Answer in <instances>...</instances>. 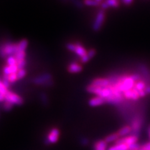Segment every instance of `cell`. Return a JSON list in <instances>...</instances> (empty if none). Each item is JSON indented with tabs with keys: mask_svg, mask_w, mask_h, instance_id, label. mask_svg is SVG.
<instances>
[{
	"mask_svg": "<svg viewBox=\"0 0 150 150\" xmlns=\"http://www.w3.org/2000/svg\"><path fill=\"white\" fill-rule=\"evenodd\" d=\"M18 52L17 43L6 41L0 43V57L2 58H8V56H15Z\"/></svg>",
	"mask_w": 150,
	"mask_h": 150,
	"instance_id": "6da1fadb",
	"label": "cell"
},
{
	"mask_svg": "<svg viewBox=\"0 0 150 150\" xmlns=\"http://www.w3.org/2000/svg\"><path fill=\"white\" fill-rule=\"evenodd\" d=\"M106 18V12L105 10L100 9L97 13L95 21L93 22L92 26L93 30L95 32H98L101 30V28L104 24Z\"/></svg>",
	"mask_w": 150,
	"mask_h": 150,
	"instance_id": "7a4b0ae2",
	"label": "cell"
},
{
	"mask_svg": "<svg viewBox=\"0 0 150 150\" xmlns=\"http://www.w3.org/2000/svg\"><path fill=\"white\" fill-rule=\"evenodd\" d=\"M60 137V131L57 128H53L50 129L45 141L46 145L50 144H54L58 141Z\"/></svg>",
	"mask_w": 150,
	"mask_h": 150,
	"instance_id": "3957f363",
	"label": "cell"
},
{
	"mask_svg": "<svg viewBox=\"0 0 150 150\" xmlns=\"http://www.w3.org/2000/svg\"><path fill=\"white\" fill-rule=\"evenodd\" d=\"M4 97H5V101L10 102L14 105L20 106L24 103V100L21 96L11 91L8 90L6 95H4Z\"/></svg>",
	"mask_w": 150,
	"mask_h": 150,
	"instance_id": "277c9868",
	"label": "cell"
},
{
	"mask_svg": "<svg viewBox=\"0 0 150 150\" xmlns=\"http://www.w3.org/2000/svg\"><path fill=\"white\" fill-rule=\"evenodd\" d=\"M51 80H53L51 74L49 73H45L40 76L33 78L32 82L36 85H40L43 87L45 84Z\"/></svg>",
	"mask_w": 150,
	"mask_h": 150,
	"instance_id": "5b68a950",
	"label": "cell"
},
{
	"mask_svg": "<svg viewBox=\"0 0 150 150\" xmlns=\"http://www.w3.org/2000/svg\"><path fill=\"white\" fill-rule=\"evenodd\" d=\"M138 137L137 135L131 134L128 136H126L125 137L120 138L119 139H118L115 143H121L125 144L129 146V148L132 145L138 143Z\"/></svg>",
	"mask_w": 150,
	"mask_h": 150,
	"instance_id": "8992f818",
	"label": "cell"
},
{
	"mask_svg": "<svg viewBox=\"0 0 150 150\" xmlns=\"http://www.w3.org/2000/svg\"><path fill=\"white\" fill-rule=\"evenodd\" d=\"M142 120L139 116L135 117L131 122V127L132 128V134L137 135L138 137L139 131L142 126Z\"/></svg>",
	"mask_w": 150,
	"mask_h": 150,
	"instance_id": "52a82bcc",
	"label": "cell"
},
{
	"mask_svg": "<svg viewBox=\"0 0 150 150\" xmlns=\"http://www.w3.org/2000/svg\"><path fill=\"white\" fill-rule=\"evenodd\" d=\"M91 85L100 88H106L111 85L108 78H96L90 82Z\"/></svg>",
	"mask_w": 150,
	"mask_h": 150,
	"instance_id": "ba28073f",
	"label": "cell"
},
{
	"mask_svg": "<svg viewBox=\"0 0 150 150\" xmlns=\"http://www.w3.org/2000/svg\"><path fill=\"white\" fill-rule=\"evenodd\" d=\"M125 99L126 100H131V101H137L140 99V96L138 91L133 88L132 90L126 91L123 93Z\"/></svg>",
	"mask_w": 150,
	"mask_h": 150,
	"instance_id": "9c48e42d",
	"label": "cell"
},
{
	"mask_svg": "<svg viewBox=\"0 0 150 150\" xmlns=\"http://www.w3.org/2000/svg\"><path fill=\"white\" fill-rule=\"evenodd\" d=\"M105 103H106V100L105 98L100 96H95L91 98L88 101L89 105L91 107L100 106L105 104Z\"/></svg>",
	"mask_w": 150,
	"mask_h": 150,
	"instance_id": "30bf717a",
	"label": "cell"
},
{
	"mask_svg": "<svg viewBox=\"0 0 150 150\" xmlns=\"http://www.w3.org/2000/svg\"><path fill=\"white\" fill-rule=\"evenodd\" d=\"M117 133L119 134L120 138L125 137L132 133V128H131L130 125H126L120 128L119 130L117 131Z\"/></svg>",
	"mask_w": 150,
	"mask_h": 150,
	"instance_id": "8fae6325",
	"label": "cell"
},
{
	"mask_svg": "<svg viewBox=\"0 0 150 150\" xmlns=\"http://www.w3.org/2000/svg\"><path fill=\"white\" fill-rule=\"evenodd\" d=\"M108 144L104 139L97 140L93 144L94 150H108Z\"/></svg>",
	"mask_w": 150,
	"mask_h": 150,
	"instance_id": "7c38bea8",
	"label": "cell"
},
{
	"mask_svg": "<svg viewBox=\"0 0 150 150\" xmlns=\"http://www.w3.org/2000/svg\"><path fill=\"white\" fill-rule=\"evenodd\" d=\"M82 66L76 62H72L68 67V71L71 73H79L82 71Z\"/></svg>",
	"mask_w": 150,
	"mask_h": 150,
	"instance_id": "4fadbf2b",
	"label": "cell"
},
{
	"mask_svg": "<svg viewBox=\"0 0 150 150\" xmlns=\"http://www.w3.org/2000/svg\"><path fill=\"white\" fill-rule=\"evenodd\" d=\"M96 54V51L95 49H90L87 51V53L82 58H80V62L82 63H86L91 60Z\"/></svg>",
	"mask_w": 150,
	"mask_h": 150,
	"instance_id": "5bb4252c",
	"label": "cell"
},
{
	"mask_svg": "<svg viewBox=\"0 0 150 150\" xmlns=\"http://www.w3.org/2000/svg\"><path fill=\"white\" fill-rule=\"evenodd\" d=\"M75 44H76V50H75L74 53L81 58L86 54L88 51L79 42H76Z\"/></svg>",
	"mask_w": 150,
	"mask_h": 150,
	"instance_id": "9a60e30c",
	"label": "cell"
},
{
	"mask_svg": "<svg viewBox=\"0 0 150 150\" xmlns=\"http://www.w3.org/2000/svg\"><path fill=\"white\" fill-rule=\"evenodd\" d=\"M120 138V137L119 134H118V133L115 132V133H112L108 135H107L106 137L105 138L104 140L108 144H110V143H115L116 141L119 139Z\"/></svg>",
	"mask_w": 150,
	"mask_h": 150,
	"instance_id": "2e32d148",
	"label": "cell"
},
{
	"mask_svg": "<svg viewBox=\"0 0 150 150\" xmlns=\"http://www.w3.org/2000/svg\"><path fill=\"white\" fill-rule=\"evenodd\" d=\"M129 146L125 144L114 143L111 146L108 147V150H128Z\"/></svg>",
	"mask_w": 150,
	"mask_h": 150,
	"instance_id": "e0dca14e",
	"label": "cell"
},
{
	"mask_svg": "<svg viewBox=\"0 0 150 150\" xmlns=\"http://www.w3.org/2000/svg\"><path fill=\"white\" fill-rule=\"evenodd\" d=\"M28 45V42L25 39L21 40L20 41H19L18 43H17L18 51H25Z\"/></svg>",
	"mask_w": 150,
	"mask_h": 150,
	"instance_id": "ac0fdd59",
	"label": "cell"
},
{
	"mask_svg": "<svg viewBox=\"0 0 150 150\" xmlns=\"http://www.w3.org/2000/svg\"><path fill=\"white\" fill-rule=\"evenodd\" d=\"M146 86V83L142 80V81H139L135 83L134 88L136 89L137 91H142L144 90Z\"/></svg>",
	"mask_w": 150,
	"mask_h": 150,
	"instance_id": "d6986e66",
	"label": "cell"
},
{
	"mask_svg": "<svg viewBox=\"0 0 150 150\" xmlns=\"http://www.w3.org/2000/svg\"><path fill=\"white\" fill-rule=\"evenodd\" d=\"M105 1L110 8H117L120 6V3L119 0H105Z\"/></svg>",
	"mask_w": 150,
	"mask_h": 150,
	"instance_id": "ffe728a7",
	"label": "cell"
},
{
	"mask_svg": "<svg viewBox=\"0 0 150 150\" xmlns=\"http://www.w3.org/2000/svg\"><path fill=\"white\" fill-rule=\"evenodd\" d=\"M83 1L84 5L88 6H100V4L96 1L95 0H83Z\"/></svg>",
	"mask_w": 150,
	"mask_h": 150,
	"instance_id": "44dd1931",
	"label": "cell"
},
{
	"mask_svg": "<svg viewBox=\"0 0 150 150\" xmlns=\"http://www.w3.org/2000/svg\"><path fill=\"white\" fill-rule=\"evenodd\" d=\"M15 57L17 62H19V61H21L23 59H25L26 57V53L24 51H18V52L14 56Z\"/></svg>",
	"mask_w": 150,
	"mask_h": 150,
	"instance_id": "7402d4cb",
	"label": "cell"
},
{
	"mask_svg": "<svg viewBox=\"0 0 150 150\" xmlns=\"http://www.w3.org/2000/svg\"><path fill=\"white\" fill-rule=\"evenodd\" d=\"M14 106V105L11 103L10 102H8L7 101H4L3 103V105H2V109L4 111H10L12 110V108Z\"/></svg>",
	"mask_w": 150,
	"mask_h": 150,
	"instance_id": "603a6c76",
	"label": "cell"
},
{
	"mask_svg": "<svg viewBox=\"0 0 150 150\" xmlns=\"http://www.w3.org/2000/svg\"><path fill=\"white\" fill-rule=\"evenodd\" d=\"M17 64V61L14 56H8L6 59V65L13 66Z\"/></svg>",
	"mask_w": 150,
	"mask_h": 150,
	"instance_id": "cb8c5ba5",
	"label": "cell"
},
{
	"mask_svg": "<svg viewBox=\"0 0 150 150\" xmlns=\"http://www.w3.org/2000/svg\"><path fill=\"white\" fill-rule=\"evenodd\" d=\"M69 1H71L78 8H83L84 5L83 1H81V0H69Z\"/></svg>",
	"mask_w": 150,
	"mask_h": 150,
	"instance_id": "d4e9b609",
	"label": "cell"
},
{
	"mask_svg": "<svg viewBox=\"0 0 150 150\" xmlns=\"http://www.w3.org/2000/svg\"><path fill=\"white\" fill-rule=\"evenodd\" d=\"M8 80L10 82V83H15L17 80H18V76H17V73H11L8 76Z\"/></svg>",
	"mask_w": 150,
	"mask_h": 150,
	"instance_id": "484cf974",
	"label": "cell"
},
{
	"mask_svg": "<svg viewBox=\"0 0 150 150\" xmlns=\"http://www.w3.org/2000/svg\"><path fill=\"white\" fill-rule=\"evenodd\" d=\"M40 98L42 103L44 105H48L49 103V101H48V98L47 97V95L45 93H41L40 95Z\"/></svg>",
	"mask_w": 150,
	"mask_h": 150,
	"instance_id": "4316f807",
	"label": "cell"
},
{
	"mask_svg": "<svg viewBox=\"0 0 150 150\" xmlns=\"http://www.w3.org/2000/svg\"><path fill=\"white\" fill-rule=\"evenodd\" d=\"M26 71L25 69H19L18 71L17 72V76H18V80H20V79H23L26 76Z\"/></svg>",
	"mask_w": 150,
	"mask_h": 150,
	"instance_id": "83f0119b",
	"label": "cell"
},
{
	"mask_svg": "<svg viewBox=\"0 0 150 150\" xmlns=\"http://www.w3.org/2000/svg\"><path fill=\"white\" fill-rule=\"evenodd\" d=\"M66 47L69 51L74 53L75 50H76V44H75V43H70L69 42V43H68L66 45Z\"/></svg>",
	"mask_w": 150,
	"mask_h": 150,
	"instance_id": "f1b7e54d",
	"label": "cell"
},
{
	"mask_svg": "<svg viewBox=\"0 0 150 150\" xmlns=\"http://www.w3.org/2000/svg\"><path fill=\"white\" fill-rule=\"evenodd\" d=\"M8 89L4 86V84H3L2 81L0 80V93L5 95L6 93L8 92Z\"/></svg>",
	"mask_w": 150,
	"mask_h": 150,
	"instance_id": "f546056e",
	"label": "cell"
},
{
	"mask_svg": "<svg viewBox=\"0 0 150 150\" xmlns=\"http://www.w3.org/2000/svg\"><path fill=\"white\" fill-rule=\"evenodd\" d=\"M138 150H150V142H146L143 144H140V146Z\"/></svg>",
	"mask_w": 150,
	"mask_h": 150,
	"instance_id": "4dcf8cb0",
	"label": "cell"
},
{
	"mask_svg": "<svg viewBox=\"0 0 150 150\" xmlns=\"http://www.w3.org/2000/svg\"><path fill=\"white\" fill-rule=\"evenodd\" d=\"M26 64V59H23L21 61H19V62H17V66H18L19 69H25Z\"/></svg>",
	"mask_w": 150,
	"mask_h": 150,
	"instance_id": "1f68e13d",
	"label": "cell"
},
{
	"mask_svg": "<svg viewBox=\"0 0 150 150\" xmlns=\"http://www.w3.org/2000/svg\"><path fill=\"white\" fill-rule=\"evenodd\" d=\"M100 7H101V9H103V10H105V11H106V9L110 8L109 6L108 5V4L106 3L105 1L102 2V3L100 4Z\"/></svg>",
	"mask_w": 150,
	"mask_h": 150,
	"instance_id": "d6a6232c",
	"label": "cell"
},
{
	"mask_svg": "<svg viewBox=\"0 0 150 150\" xmlns=\"http://www.w3.org/2000/svg\"><path fill=\"white\" fill-rule=\"evenodd\" d=\"M81 143L82 145H84V146H86V145H88L89 144V143H90V142H89V139H87L86 138H82L81 139Z\"/></svg>",
	"mask_w": 150,
	"mask_h": 150,
	"instance_id": "836d02e7",
	"label": "cell"
},
{
	"mask_svg": "<svg viewBox=\"0 0 150 150\" xmlns=\"http://www.w3.org/2000/svg\"><path fill=\"white\" fill-rule=\"evenodd\" d=\"M121 1L125 4V5L129 6L130 4L133 3V0H121Z\"/></svg>",
	"mask_w": 150,
	"mask_h": 150,
	"instance_id": "e575fe53",
	"label": "cell"
},
{
	"mask_svg": "<svg viewBox=\"0 0 150 150\" xmlns=\"http://www.w3.org/2000/svg\"><path fill=\"white\" fill-rule=\"evenodd\" d=\"M144 90L145 93H146V95H150V84H146V87H145Z\"/></svg>",
	"mask_w": 150,
	"mask_h": 150,
	"instance_id": "d590c367",
	"label": "cell"
},
{
	"mask_svg": "<svg viewBox=\"0 0 150 150\" xmlns=\"http://www.w3.org/2000/svg\"><path fill=\"white\" fill-rule=\"evenodd\" d=\"M4 101H5V97L3 94L0 93V103H3Z\"/></svg>",
	"mask_w": 150,
	"mask_h": 150,
	"instance_id": "8d00e7d4",
	"label": "cell"
},
{
	"mask_svg": "<svg viewBox=\"0 0 150 150\" xmlns=\"http://www.w3.org/2000/svg\"><path fill=\"white\" fill-rule=\"evenodd\" d=\"M147 133H148V137L149 138V140L150 142V125L148 126V129H147Z\"/></svg>",
	"mask_w": 150,
	"mask_h": 150,
	"instance_id": "74e56055",
	"label": "cell"
},
{
	"mask_svg": "<svg viewBox=\"0 0 150 150\" xmlns=\"http://www.w3.org/2000/svg\"><path fill=\"white\" fill-rule=\"evenodd\" d=\"M96 1H97L98 3H99L100 4H101L102 2L104 1V0H95Z\"/></svg>",
	"mask_w": 150,
	"mask_h": 150,
	"instance_id": "f35d334b",
	"label": "cell"
},
{
	"mask_svg": "<svg viewBox=\"0 0 150 150\" xmlns=\"http://www.w3.org/2000/svg\"><path fill=\"white\" fill-rule=\"evenodd\" d=\"M62 1H63L64 2H67L69 1V0H62Z\"/></svg>",
	"mask_w": 150,
	"mask_h": 150,
	"instance_id": "ab89813d",
	"label": "cell"
}]
</instances>
